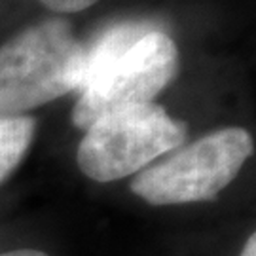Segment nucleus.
<instances>
[{
  "label": "nucleus",
  "instance_id": "nucleus-1",
  "mask_svg": "<svg viewBox=\"0 0 256 256\" xmlns=\"http://www.w3.org/2000/svg\"><path fill=\"white\" fill-rule=\"evenodd\" d=\"M178 70L173 38L146 21H124L86 48V70L72 124L86 129L104 114L152 102Z\"/></svg>",
  "mask_w": 256,
  "mask_h": 256
},
{
  "label": "nucleus",
  "instance_id": "nucleus-2",
  "mask_svg": "<svg viewBox=\"0 0 256 256\" xmlns=\"http://www.w3.org/2000/svg\"><path fill=\"white\" fill-rule=\"evenodd\" d=\"M86 46L66 19H46L0 46V114H21L78 92Z\"/></svg>",
  "mask_w": 256,
  "mask_h": 256
},
{
  "label": "nucleus",
  "instance_id": "nucleus-3",
  "mask_svg": "<svg viewBox=\"0 0 256 256\" xmlns=\"http://www.w3.org/2000/svg\"><path fill=\"white\" fill-rule=\"evenodd\" d=\"M186 137L182 120L169 116L160 104L144 102L95 120L78 144L76 162L92 180L112 182L180 148Z\"/></svg>",
  "mask_w": 256,
  "mask_h": 256
},
{
  "label": "nucleus",
  "instance_id": "nucleus-4",
  "mask_svg": "<svg viewBox=\"0 0 256 256\" xmlns=\"http://www.w3.org/2000/svg\"><path fill=\"white\" fill-rule=\"evenodd\" d=\"M252 150L254 142L247 129L212 131L142 169L131 180V192L150 205L209 202L238 176Z\"/></svg>",
  "mask_w": 256,
  "mask_h": 256
},
{
  "label": "nucleus",
  "instance_id": "nucleus-5",
  "mask_svg": "<svg viewBox=\"0 0 256 256\" xmlns=\"http://www.w3.org/2000/svg\"><path fill=\"white\" fill-rule=\"evenodd\" d=\"M36 133V122L23 114H0V182L16 171Z\"/></svg>",
  "mask_w": 256,
  "mask_h": 256
},
{
  "label": "nucleus",
  "instance_id": "nucleus-6",
  "mask_svg": "<svg viewBox=\"0 0 256 256\" xmlns=\"http://www.w3.org/2000/svg\"><path fill=\"white\" fill-rule=\"evenodd\" d=\"M48 10L57 12V14H76L88 10L99 0H40Z\"/></svg>",
  "mask_w": 256,
  "mask_h": 256
},
{
  "label": "nucleus",
  "instance_id": "nucleus-7",
  "mask_svg": "<svg viewBox=\"0 0 256 256\" xmlns=\"http://www.w3.org/2000/svg\"><path fill=\"white\" fill-rule=\"evenodd\" d=\"M0 256H50L42 250H34V248H19V250H10V252H2Z\"/></svg>",
  "mask_w": 256,
  "mask_h": 256
},
{
  "label": "nucleus",
  "instance_id": "nucleus-8",
  "mask_svg": "<svg viewBox=\"0 0 256 256\" xmlns=\"http://www.w3.org/2000/svg\"><path fill=\"white\" fill-rule=\"evenodd\" d=\"M241 256H256V236L254 234L247 239V243H245V247H243Z\"/></svg>",
  "mask_w": 256,
  "mask_h": 256
}]
</instances>
